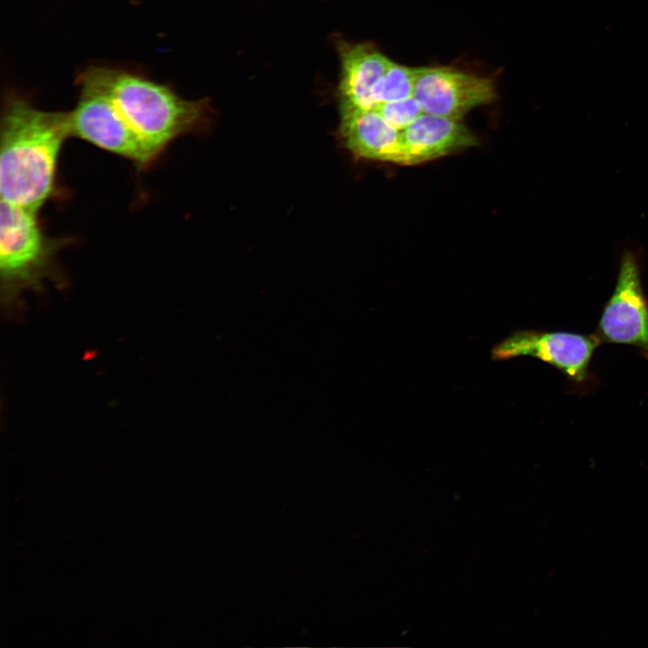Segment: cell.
<instances>
[{
    "instance_id": "obj_1",
    "label": "cell",
    "mask_w": 648,
    "mask_h": 648,
    "mask_svg": "<svg viewBox=\"0 0 648 648\" xmlns=\"http://www.w3.org/2000/svg\"><path fill=\"white\" fill-rule=\"evenodd\" d=\"M69 112H48L10 94L0 124L1 201L37 212L51 197Z\"/></svg>"
},
{
    "instance_id": "obj_2",
    "label": "cell",
    "mask_w": 648,
    "mask_h": 648,
    "mask_svg": "<svg viewBox=\"0 0 648 648\" xmlns=\"http://www.w3.org/2000/svg\"><path fill=\"white\" fill-rule=\"evenodd\" d=\"M79 76L111 98L132 129L158 154L176 138L201 130L209 103L179 96L172 88L140 75L92 67Z\"/></svg>"
},
{
    "instance_id": "obj_3",
    "label": "cell",
    "mask_w": 648,
    "mask_h": 648,
    "mask_svg": "<svg viewBox=\"0 0 648 648\" xmlns=\"http://www.w3.org/2000/svg\"><path fill=\"white\" fill-rule=\"evenodd\" d=\"M65 244L66 239L44 233L37 212L1 201L0 279L5 303L50 278L56 256Z\"/></svg>"
},
{
    "instance_id": "obj_4",
    "label": "cell",
    "mask_w": 648,
    "mask_h": 648,
    "mask_svg": "<svg viewBox=\"0 0 648 648\" xmlns=\"http://www.w3.org/2000/svg\"><path fill=\"white\" fill-rule=\"evenodd\" d=\"M76 81L80 94L69 112L71 137L127 158L140 167L150 166L160 154L132 129L103 89L81 76Z\"/></svg>"
},
{
    "instance_id": "obj_5",
    "label": "cell",
    "mask_w": 648,
    "mask_h": 648,
    "mask_svg": "<svg viewBox=\"0 0 648 648\" xmlns=\"http://www.w3.org/2000/svg\"><path fill=\"white\" fill-rule=\"evenodd\" d=\"M598 331L599 339L634 346L648 357V302L638 258L631 251L621 256L616 284L603 309Z\"/></svg>"
},
{
    "instance_id": "obj_6",
    "label": "cell",
    "mask_w": 648,
    "mask_h": 648,
    "mask_svg": "<svg viewBox=\"0 0 648 648\" xmlns=\"http://www.w3.org/2000/svg\"><path fill=\"white\" fill-rule=\"evenodd\" d=\"M414 96L424 112L461 120L496 99L490 77L447 67L416 68Z\"/></svg>"
},
{
    "instance_id": "obj_7",
    "label": "cell",
    "mask_w": 648,
    "mask_h": 648,
    "mask_svg": "<svg viewBox=\"0 0 648 648\" xmlns=\"http://www.w3.org/2000/svg\"><path fill=\"white\" fill-rule=\"evenodd\" d=\"M598 337L569 332L519 330L500 342L492 350L495 360L533 356L562 371L571 380L581 382L588 369Z\"/></svg>"
},
{
    "instance_id": "obj_8",
    "label": "cell",
    "mask_w": 648,
    "mask_h": 648,
    "mask_svg": "<svg viewBox=\"0 0 648 648\" xmlns=\"http://www.w3.org/2000/svg\"><path fill=\"white\" fill-rule=\"evenodd\" d=\"M339 112V138L356 158L405 166L401 131L376 109Z\"/></svg>"
},
{
    "instance_id": "obj_9",
    "label": "cell",
    "mask_w": 648,
    "mask_h": 648,
    "mask_svg": "<svg viewBox=\"0 0 648 648\" xmlns=\"http://www.w3.org/2000/svg\"><path fill=\"white\" fill-rule=\"evenodd\" d=\"M405 166L440 158L477 144L461 120L423 112L401 130Z\"/></svg>"
},
{
    "instance_id": "obj_10",
    "label": "cell",
    "mask_w": 648,
    "mask_h": 648,
    "mask_svg": "<svg viewBox=\"0 0 648 648\" xmlns=\"http://www.w3.org/2000/svg\"><path fill=\"white\" fill-rule=\"evenodd\" d=\"M339 111L375 109L373 91L392 61L373 43L339 46Z\"/></svg>"
},
{
    "instance_id": "obj_11",
    "label": "cell",
    "mask_w": 648,
    "mask_h": 648,
    "mask_svg": "<svg viewBox=\"0 0 648 648\" xmlns=\"http://www.w3.org/2000/svg\"><path fill=\"white\" fill-rule=\"evenodd\" d=\"M416 68L391 61L373 91L375 108L384 103L414 95Z\"/></svg>"
},
{
    "instance_id": "obj_12",
    "label": "cell",
    "mask_w": 648,
    "mask_h": 648,
    "mask_svg": "<svg viewBox=\"0 0 648 648\" xmlns=\"http://www.w3.org/2000/svg\"><path fill=\"white\" fill-rule=\"evenodd\" d=\"M394 128L402 130L424 112L416 97L384 103L375 108Z\"/></svg>"
}]
</instances>
